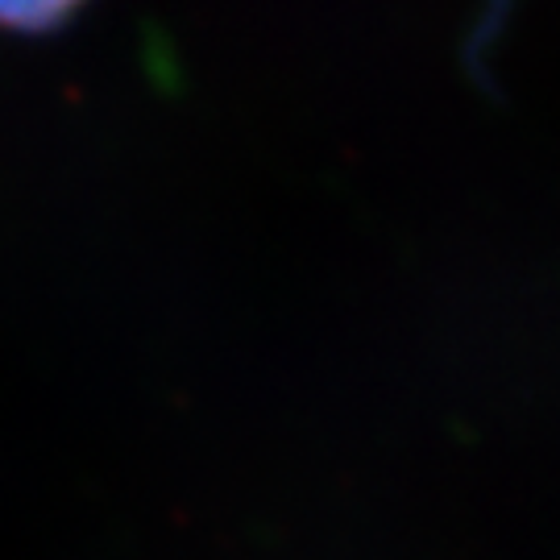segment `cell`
Wrapping results in <instances>:
<instances>
[{"mask_svg": "<svg viewBox=\"0 0 560 560\" xmlns=\"http://www.w3.org/2000/svg\"><path fill=\"white\" fill-rule=\"evenodd\" d=\"M88 0H0V30L9 34H50L71 21Z\"/></svg>", "mask_w": 560, "mask_h": 560, "instance_id": "1", "label": "cell"}]
</instances>
